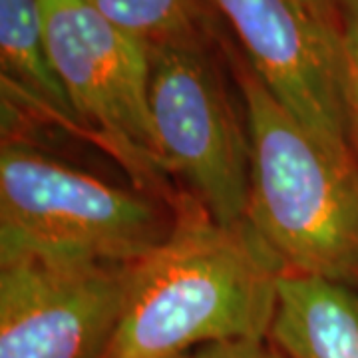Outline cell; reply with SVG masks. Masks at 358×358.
<instances>
[{
    "mask_svg": "<svg viewBox=\"0 0 358 358\" xmlns=\"http://www.w3.org/2000/svg\"><path fill=\"white\" fill-rule=\"evenodd\" d=\"M138 263L46 253L0 259V358H98Z\"/></svg>",
    "mask_w": 358,
    "mask_h": 358,
    "instance_id": "5",
    "label": "cell"
},
{
    "mask_svg": "<svg viewBox=\"0 0 358 358\" xmlns=\"http://www.w3.org/2000/svg\"><path fill=\"white\" fill-rule=\"evenodd\" d=\"M108 22L148 50L179 44H213L217 8L211 0H88Z\"/></svg>",
    "mask_w": 358,
    "mask_h": 358,
    "instance_id": "10",
    "label": "cell"
},
{
    "mask_svg": "<svg viewBox=\"0 0 358 358\" xmlns=\"http://www.w3.org/2000/svg\"><path fill=\"white\" fill-rule=\"evenodd\" d=\"M267 341L285 358H358L357 289L285 273Z\"/></svg>",
    "mask_w": 358,
    "mask_h": 358,
    "instance_id": "8",
    "label": "cell"
},
{
    "mask_svg": "<svg viewBox=\"0 0 358 358\" xmlns=\"http://www.w3.org/2000/svg\"><path fill=\"white\" fill-rule=\"evenodd\" d=\"M176 221L148 193L129 192L24 143L0 154V259L24 253L134 263Z\"/></svg>",
    "mask_w": 358,
    "mask_h": 358,
    "instance_id": "3",
    "label": "cell"
},
{
    "mask_svg": "<svg viewBox=\"0 0 358 358\" xmlns=\"http://www.w3.org/2000/svg\"><path fill=\"white\" fill-rule=\"evenodd\" d=\"M343 68H345V103L350 140L358 155V13L343 26Z\"/></svg>",
    "mask_w": 358,
    "mask_h": 358,
    "instance_id": "11",
    "label": "cell"
},
{
    "mask_svg": "<svg viewBox=\"0 0 358 358\" xmlns=\"http://www.w3.org/2000/svg\"><path fill=\"white\" fill-rule=\"evenodd\" d=\"M251 141L245 223L287 273L358 289V155L327 145L233 58Z\"/></svg>",
    "mask_w": 358,
    "mask_h": 358,
    "instance_id": "2",
    "label": "cell"
},
{
    "mask_svg": "<svg viewBox=\"0 0 358 358\" xmlns=\"http://www.w3.org/2000/svg\"><path fill=\"white\" fill-rule=\"evenodd\" d=\"M2 90L80 124L74 103L52 64L40 0H0Z\"/></svg>",
    "mask_w": 358,
    "mask_h": 358,
    "instance_id": "9",
    "label": "cell"
},
{
    "mask_svg": "<svg viewBox=\"0 0 358 358\" xmlns=\"http://www.w3.org/2000/svg\"><path fill=\"white\" fill-rule=\"evenodd\" d=\"M287 268L247 223L179 211L143 257L114 333L98 358H167L193 346L267 341Z\"/></svg>",
    "mask_w": 358,
    "mask_h": 358,
    "instance_id": "1",
    "label": "cell"
},
{
    "mask_svg": "<svg viewBox=\"0 0 358 358\" xmlns=\"http://www.w3.org/2000/svg\"><path fill=\"white\" fill-rule=\"evenodd\" d=\"M211 2L268 92L327 145L357 154L346 117L341 32L296 0Z\"/></svg>",
    "mask_w": 358,
    "mask_h": 358,
    "instance_id": "7",
    "label": "cell"
},
{
    "mask_svg": "<svg viewBox=\"0 0 358 358\" xmlns=\"http://www.w3.org/2000/svg\"><path fill=\"white\" fill-rule=\"evenodd\" d=\"M313 16L343 32L345 22L358 13V0H296Z\"/></svg>",
    "mask_w": 358,
    "mask_h": 358,
    "instance_id": "13",
    "label": "cell"
},
{
    "mask_svg": "<svg viewBox=\"0 0 358 358\" xmlns=\"http://www.w3.org/2000/svg\"><path fill=\"white\" fill-rule=\"evenodd\" d=\"M52 64L74 103L126 164L167 171L150 114V50L108 22L88 0H40Z\"/></svg>",
    "mask_w": 358,
    "mask_h": 358,
    "instance_id": "6",
    "label": "cell"
},
{
    "mask_svg": "<svg viewBox=\"0 0 358 358\" xmlns=\"http://www.w3.org/2000/svg\"><path fill=\"white\" fill-rule=\"evenodd\" d=\"M199 358H285L268 341H229L197 348Z\"/></svg>",
    "mask_w": 358,
    "mask_h": 358,
    "instance_id": "12",
    "label": "cell"
},
{
    "mask_svg": "<svg viewBox=\"0 0 358 358\" xmlns=\"http://www.w3.org/2000/svg\"><path fill=\"white\" fill-rule=\"evenodd\" d=\"M150 114L167 171L189 183L217 223H245L251 141L219 76L211 44L150 48Z\"/></svg>",
    "mask_w": 358,
    "mask_h": 358,
    "instance_id": "4",
    "label": "cell"
},
{
    "mask_svg": "<svg viewBox=\"0 0 358 358\" xmlns=\"http://www.w3.org/2000/svg\"><path fill=\"white\" fill-rule=\"evenodd\" d=\"M167 358H199V355L197 352H183V355H176V357H167Z\"/></svg>",
    "mask_w": 358,
    "mask_h": 358,
    "instance_id": "14",
    "label": "cell"
}]
</instances>
